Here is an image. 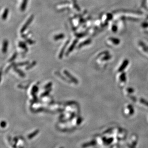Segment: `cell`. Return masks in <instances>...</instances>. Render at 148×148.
I'll use <instances>...</instances> for the list:
<instances>
[{"label": "cell", "mask_w": 148, "mask_h": 148, "mask_svg": "<svg viewBox=\"0 0 148 148\" xmlns=\"http://www.w3.org/2000/svg\"><path fill=\"white\" fill-rule=\"evenodd\" d=\"M33 18V15H31V17H30L27 20V21L26 22L25 24L23 26L22 28H21V33H23V32L25 30L28 28V27L29 26L30 24H31V23L32 22Z\"/></svg>", "instance_id": "1"}, {"label": "cell", "mask_w": 148, "mask_h": 148, "mask_svg": "<svg viewBox=\"0 0 148 148\" xmlns=\"http://www.w3.org/2000/svg\"><path fill=\"white\" fill-rule=\"evenodd\" d=\"M64 73L69 78H70L71 81H73V82H74L75 84H78V80L76 78H75L73 76L71 75V73H69L68 71L65 70V71H64Z\"/></svg>", "instance_id": "2"}, {"label": "cell", "mask_w": 148, "mask_h": 148, "mask_svg": "<svg viewBox=\"0 0 148 148\" xmlns=\"http://www.w3.org/2000/svg\"><path fill=\"white\" fill-rule=\"evenodd\" d=\"M77 42H78V40L77 39H75V41H74L73 44L71 45L70 47L69 48L68 50H67V53H66L67 55H69V53H71L73 51V50L75 48V46H76V44H77Z\"/></svg>", "instance_id": "3"}, {"label": "cell", "mask_w": 148, "mask_h": 148, "mask_svg": "<svg viewBox=\"0 0 148 148\" xmlns=\"http://www.w3.org/2000/svg\"><path fill=\"white\" fill-rule=\"evenodd\" d=\"M69 42V41H67V42L63 46V48H62V50H60V55H59V58L60 59H62V57H63V55L64 53L66 47H67V45L68 44Z\"/></svg>", "instance_id": "4"}, {"label": "cell", "mask_w": 148, "mask_h": 148, "mask_svg": "<svg viewBox=\"0 0 148 148\" xmlns=\"http://www.w3.org/2000/svg\"><path fill=\"white\" fill-rule=\"evenodd\" d=\"M8 42L7 40H5L3 41V53H5L6 52H7V48H8Z\"/></svg>", "instance_id": "5"}, {"label": "cell", "mask_w": 148, "mask_h": 148, "mask_svg": "<svg viewBox=\"0 0 148 148\" xmlns=\"http://www.w3.org/2000/svg\"><path fill=\"white\" fill-rule=\"evenodd\" d=\"M64 35L63 34H60L59 35H57L56 36H55L54 37V39L55 41H58L60 39H62L63 38H64Z\"/></svg>", "instance_id": "6"}, {"label": "cell", "mask_w": 148, "mask_h": 148, "mask_svg": "<svg viewBox=\"0 0 148 148\" xmlns=\"http://www.w3.org/2000/svg\"><path fill=\"white\" fill-rule=\"evenodd\" d=\"M91 41L90 39H87L86 41H84V42H82L81 44H80L79 45V48H81L82 46H84V45H86L89 44L91 43Z\"/></svg>", "instance_id": "7"}, {"label": "cell", "mask_w": 148, "mask_h": 148, "mask_svg": "<svg viewBox=\"0 0 148 148\" xmlns=\"http://www.w3.org/2000/svg\"><path fill=\"white\" fill-rule=\"evenodd\" d=\"M14 70H15V71L17 73H18L21 77H25V73H24L21 70H20V69H18L16 68H14Z\"/></svg>", "instance_id": "8"}, {"label": "cell", "mask_w": 148, "mask_h": 148, "mask_svg": "<svg viewBox=\"0 0 148 148\" xmlns=\"http://www.w3.org/2000/svg\"><path fill=\"white\" fill-rule=\"evenodd\" d=\"M8 14V9H6L5 10H4V13L3 14V16H2V18L3 20H5L6 19Z\"/></svg>", "instance_id": "9"}, {"label": "cell", "mask_w": 148, "mask_h": 148, "mask_svg": "<svg viewBox=\"0 0 148 148\" xmlns=\"http://www.w3.org/2000/svg\"><path fill=\"white\" fill-rule=\"evenodd\" d=\"M27 0H24L23 1V2L21 7L22 11H24L25 10V7H26V6H27Z\"/></svg>", "instance_id": "10"}, {"label": "cell", "mask_w": 148, "mask_h": 148, "mask_svg": "<svg viewBox=\"0 0 148 148\" xmlns=\"http://www.w3.org/2000/svg\"><path fill=\"white\" fill-rule=\"evenodd\" d=\"M19 46L20 47L22 48L23 49H25L26 51H27V48L26 44H25L24 42H20L19 44Z\"/></svg>", "instance_id": "11"}, {"label": "cell", "mask_w": 148, "mask_h": 148, "mask_svg": "<svg viewBox=\"0 0 148 148\" xmlns=\"http://www.w3.org/2000/svg\"><path fill=\"white\" fill-rule=\"evenodd\" d=\"M36 61L33 62V63H31V64H29V66H27V68H26V69H30V68H32L33 67H34V66L36 64Z\"/></svg>", "instance_id": "12"}, {"label": "cell", "mask_w": 148, "mask_h": 148, "mask_svg": "<svg viewBox=\"0 0 148 148\" xmlns=\"http://www.w3.org/2000/svg\"><path fill=\"white\" fill-rule=\"evenodd\" d=\"M29 64V62H22V63H18L17 64H16V66H25L27 64Z\"/></svg>", "instance_id": "13"}, {"label": "cell", "mask_w": 148, "mask_h": 148, "mask_svg": "<svg viewBox=\"0 0 148 148\" xmlns=\"http://www.w3.org/2000/svg\"><path fill=\"white\" fill-rule=\"evenodd\" d=\"M17 55V53H15L13 55V56L9 60V62H12L14 61V60H15L16 59V58Z\"/></svg>", "instance_id": "14"}, {"label": "cell", "mask_w": 148, "mask_h": 148, "mask_svg": "<svg viewBox=\"0 0 148 148\" xmlns=\"http://www.w3.org/2000/svg\"><path fill=\"white\" fill-rule=\"evenodd\" d=\"M38 91V87L37 86H35L33 88L32 90V94H35L36 92Z\"/></svg>", "instance_id": "15"}, {"label": "cell", "mask_w": 148, "mask_h": 148, "mask_svg": "<svg viewBox=\"0 0 148 148\" xmlns=\"http://www.w3.org/2000/svg\"><path fill=\"white\" fill-rule=\"evenodd\" d=\"M52 83V82H49L48 84H47L45 86V89H49L50 88V87H51Z\"/></svg>", "instance_id": "16"}, {"label": "cell", "mask_w": 148, "mask_h": 148, "mask_svg": "<svg viewBox=\"0 0 148 148\" xmlns=\"http://www.w3.org/2000/svg\"><path fill=\"white\" fill-rule=\"evenodd\" d=\"M27 41L30 44H32L34 43V41H32L31 39H27Z\"/></svg>", "instance_id": "17"}]
</instances>
